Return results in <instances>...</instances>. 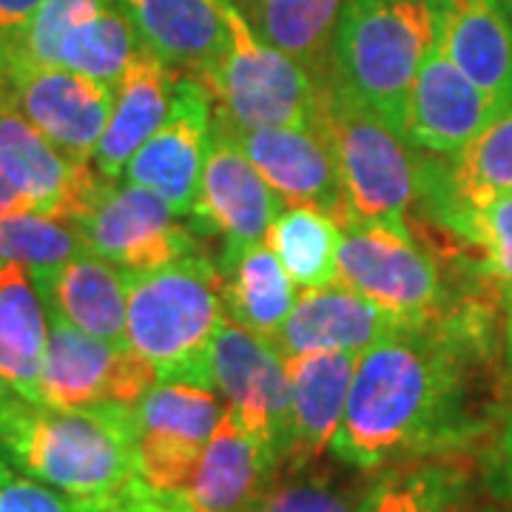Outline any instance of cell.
I'll list each match as a JSON object with an SVG mask.
<instances>
[{"mask_svg": "<svg viewBox=\"0 0 512 512\" xmlns=\"http://www.w3.org/2000/svg\"><path fill=\"white\" fill-rule=\"evenodd\" d=\"M211 382L225 410L285 464L288 453V373L282 353L262 336L225 319L211 345Z\"/></svg>", "mask_w": 512, "mask_h": 512, "instance_id": "4fadbf2b", "label": "cell"}, {"mask_svg": "<svg viewBox=\"0 0 512 512\" xmlns=\"http://www.w3.org/2000/svg\"><path fill=\"white\" fill-rule=\"evenodd\" d=\"M433 222L473 251L478 274L504 299L512 288V197L495 200L487 208L450 211Z\"/></svg>", "mask_w": 512, "mask_h": 512, "instance_id": "d6a6232c", "label": "cell"}, {"mask_svg": "<svg viewBox=\"0 0 512 512\" xmlns=\"http://www.w3.org/2000/svg\"><path fill=\"white\" fill-rule=\"evenodd\" d=\"M407 328L402 319L379 308L345 285L302 291L296 305L271 339L282 356L302 353H356L379 345L396 330Z\"/></svg>", "mask_w": 512, "mask_h": 512, "instance_id": "d6986e66", "label": "cell"}, {"mask_svg": "<svg viewBox=\"0 0 512 512\" xmlns=\"http://www.w3.org/2000/svg\"><path fill=\"white\" fill-rule=\"evenodd\" d=\"M228 43L214 69L200 80L214 97V114L231 131L311 126L316 83L296 60L265 43L231 0H217Z\"/></svg>", "mask_w": 512, "mask_h": 512, "instance_id": "8992f818", "label": "cell"}, {"mask_svg": "<svg viewBox=\"0 0 512 512\" xmlns=\"http://www.w3.org/2000/svg\"><path fill=\"white\" fill-rule=\"evenodd\" d=\"M495 114L490 97L458 72L433 40L410 92L404 140L436 157H453Z\"/></svg>", "mask_w": 512, "mask_h": 512, "instance_id": "ac0fdd59", "label": "cell"}, {"mask_svg": "<svg viewBox=\"0 0 512 512\" xmlns=\"http://www.w3.org/2000/svg\"><path fill=\"white\" fill-rule=\"evenodd\" d=\"M288 373V453L282 470H302L325 456L345 416L356 353L282 356Z\"/></svg>", "mask_w": 512, "mask_h": 512, "instance_id": "ffe728a7", "label": "cell"}, {"mask_svg": "<svg viewBox=\"0 0 512 512\" xmlns=\"http://www.w3.org/2000/svg\"><path fill=\"white\" fill-rule=\"evenodd\" d=\"M89 251L74 222L20 208L0 217V262L23 265L40 291L77 254Z\"/></svg>", "mask_w": 512, "mask_h": 512, "instance_id": "1f68e13d", "label": "cell"}, {"mask_svg": "<svg viewBox=\"0 0 512 512\" xmlns=\"http://www.w3.org/2000/svg\"><path fill=\"white\" fill-rule=\"evenodd\" d=\"M137 49L140 40L134 35L126 12L117 0H106L97 12L74 23L63 35L57 49V66L92 77L97 83L117 86Z\"/></svg>", "mask_w": 512, "mask_h": 512, "instance_id": "4dcf8cb0", "label": "cell"}, {"mask_svg": "<svg viewBox=\"0 0 512 512\" xmlns=\"http://www.w3.org/2000/svg\"><path fill=\"white\" fill-rule=\"evenodd\" d=\"M311 128L336 163L350 222L407 220L419 197V160L393 128L330 83L316 89Z\"/></svg>", "mask_w": 512, "mask_h": 512, "instance_id": "5b68a950", "label": "cell"}, {"mask_svg": "<svg viewBox=\"0 0 512 512\" xmlns=\"http://www.w3.org/2000/svg\"><path fill=\"white\" fill-rule=\"evenodd\" d=\"M222 322V274L208 256L126 274V345L154 367L157 382L214 390L208 356Z\"/></svg>", "mask_w": 512, "mask_h": 512, "instance_id": "3957f363", "label": "cell"}, {"mask_svg": "<svg viewBox=\"0 0 512 512\" xmlns=\"http://www.w3.org/2000/svg\"><path fill=\"white\" fill-rule=\"evenodd\" d=\"M276 456L225 410L177 495L197 512H242L279 473Z\"/></svg>", "mask_w": 512, "mask_h": 512, "instance_id": "603a6c76", "label": "cell"}, {"mask_svg": "<svg viewBox=\"0 0 512 512\" xmlns=\"http://www.w3.org/2000/svg\"><path fill=\"white\" fill-rule=\"evenodd\" d=\"M0 177L15 188L29 211L77 220L94 200L103 177L92 163L72 160L43 137L0 92Z\"/></svg>", "mask_w": 512, "mask_h": 512, "instance_id": "9a60e30c", "label": "cell"}, {"mask_svg": "<svg viewBox=\"0 0 512 512\" xmlns=\"http://www.w3.org/2000/svg\"><path fill=\"white\" fill-rule=\"evenodd\" d=\"M265 43L296 60L316 86L330 80L333 40L345 0H231Z\"/></svg>", "mask_w": 512, "mask_h": 512, "instance_id": "484cf974", "label": "cell"}, {"mask_svg": "<svg viewBox=\"0 0 512 512\" xmlns=\"http://www.w3.org/2000/svg\"><path fill=\"white\" fill-rule=\"evenodd\" d=\"M211 126L214 97L208 86L194 74H177L163 126L128 160L123 183L148 188L180 217H188L197 200Z\"/></svg>", "mask_w": 512, "mask_h": 512, "instance_id": "5bb4252c", "label": "cell"}, {"mask_svg": "<svg viewBox=\"0 0 512 512\" xmlns=\"http://www.w3.org/2000/svg\"><path fill=\"white\" fill-rule=\"evenodd\" d=\"M157 382L154 367L128 345L97 339L49 313L37 402L55 407L131 404Z\"/></svg>", "mask_w": 512, "mask_h": 512, "instance_id": "30bf717a", "label": "cell"}, {"mask_svg": "<svg viewBox=\"0 0 512 512\" xmlns=\"http://www.w3.org/2000/svg\"><path fill=\"white\" fill-rule=\"evenodd\" d=\"M365 487L339 481L316 464L302 470H279L271 484L242 512H356Z\"/></svg>", "mask_w": 512, "mask_h": 512, "instance_id": "836d02e7", "label": "cell"}, {"mask_svg": "<svg viewBox=\"0 0 512 512\" xmlns=\"http://www.w3.org/2000/svg\"><path fill=\"white\" fill-rule=\"evenodd\" d=\"M40 3L43 0H0V49H9L23 35Z\"/></svg>", "mask_w": 512, "mask_h": 512, "instance_id": "74e56055", "label": "cell"}, {"mask_svg": "<svg viewBox=\"0 0 512 512\" xmlns=\"http://www.w3.org/2000/svg\"><path fill=\"white\" fill-rule=\"evenodd\" d=\"M481 512H501V510H481Z\"/></svg>", "mask_w": 512, "mask_h": 512, "instance_id": "f6af8a7d", "label": "cell"}, {"mask_svg": "<svg viewBox=\"0 0 512 512\" xmlns=\"http://www.w3.org/2000/svg\"><path fill=\"white\" fill-rule=\"evenodd\" d=\"M339 285L376 302L404 325L433 322L453 311L439 259L407 220L345 225L339 242Z\"/></svg>", "mask_w": 512, "mask_h": 512, "instance_id": "52a82bcc", "label": "cell"}, {"mask_svg": "<svg viewBox=\"0 0 512 512\" xmlns=\"http://www.w3.org/2000/svg\"><path fill=\"white\" fill-rule=\"evenodd\" d=\"M0 387H6V384H0Z\"/></svg>", "mask_w": 512, "mask_h": 512, "instance_id": "bcb514c9", "label": "cell"}, {"mask_svg": "<svg viewBox=\"0 0 512 512\" xmlns=\"http://www.w3.org/2000/svg\"><path fill=\"white\" fill-rule=\"evenodd\" d=\"M140 49L168 69L202 77L217 66L228 43V26L217 0H117Z\"/></svg>", "mask_w": 512, "mask_h": 512, "instance_id": "7402d4cb", "label": "cell"}, {"mask_svg": "<svg viewBox=\"0 0 512 512\" xmlns=\"http://www.w3.org/2000/svg\"><path fill=\"white\" fill-rule=\"evenodd\" d=\"M72 512H131L123 490L114 495H97V498H72Z\"/></svg>", "mask_w": 512, "mask_h": 512, "instance_id": "f35d334b", "label": "cell"}, {"mask_svg": "<svg viewBox=\"0 0 512 512\" xmlns=\"http://www.w3.org/2000/svg\"><path fill=\"white\" fill-rule=\"evenodd\" d=\"M3 66V89L15 109L63 154L92 163L114 106V86L12 55H3Z\"/></svg>", "mask_w": 512, "mask_h": 512, "instance_id": "8fae6325", "label": "cell"}, {"mask_svg": "<svg viewBox=\"0 0 512 512\" xmlns=\"http://www.w3.org/2000/svg\"><path fill=\"white\" fill-rule=\"evenodd\" d=\"M234 134L279 200L296 208H313L342 228L348 225L350 208L339 171L328 146L311 126L251 128Z\"/></svg>", "mask_w": 512, "mask_h": 512, "instance_id": "2e32d148", "label": "cell"}, {"mask_svg": "<svg viewBox=\"0 0 512 512\" xmlns=\"http://www.w3.org/2000/svg\"><path fill=\"white\" fill-rule=\"evenodd\" d=\"M106 0H43L35 18L23 29V35L9 46L0 49L3 55L20 57L29 63H43V66H57V49L63 35L72 29L74 23L89 18L97 12Z\"/></svg>", "mask_w": 512, "mask_h": 512, "instance_id": "e575fe53", "label": "cell"}, {"mask_svg": "<svg viewBox=\"0 0 512 512\" xmlns=\"http://www.w3.org/2000/svg\"><path fill=\"white\" fill-rule=\"evenodd\" d=\"M484 308H453L407 325L356 359L330 453L350 470L456 456L484 430L473 367L484 350Z\"/></svg>", "mask_w": 512, "mask_h": 512, "instance_id": "6da1fadb", "label": "cell"}, {"mask_svg": "<svg viewBox=\"0 0 512 512\" xmlns=\"http://www.w3.org/2000/svg\"><path fill=\"white\" fill-rule=\"evenodd\" d=\"M436 46L495 109L512 106V20L498 0H436Z\"/></svg>", "mask_w": 512, "mask_h": 512, "instance_id": "44dd1931", "label": "cell"}, {"mask_svg": "<svg viewBox=\"0 0 512 512\" xmlns=\"http://www.w3.org/2000/svg\"><path fill=\"white\" fill-rule=\"evenodd\" d=\"M279 214L282 200L248 160L237 134L214 114L197 200L188 217L225 242L222 262L251 245L268 242V231Z\"/></svg>", "mask_w": 512, "mask_h": 512, "instance_id": "7c38bea8", "label": "cell"}, {"mask_svg": "<svg viewBox=\"0 0 512 512\" xmlns=\"http://www.w3.org/2000/svg\"><path fill=\"white\" fill-rule=\"evenodd\" d=\"M3 83H6V66H3V52H0V92H3Z\"/></svg>", "mask_w": 512, "mask_h": 512, "instance_id": "7bdbcfd3", "label": "cell"}, {"mask_svg": "<svg viewBox=\"0 0 512 512\" xmlns=\"http://www.w3.org/2000/svg\"><path fill=\"white\" fill-rule=\"evenodd\" d=\"M433 40L436 0H345L328 83L404 140L410 92Z\"/></svg>", "mask_w": 512, "mask_h": 512, "instance_id": "277c9868", "label": "cell"}, {"mask_svg": "<svg viewBox=\"0 0 512 512\" xmlns=\"http://www.w3.org/2000/svg\"><path fill=\"white\" fill-rule=\"evenodd\" d=\"M504 353L512 370V288L504 293Z\"/></svg>", "mask_w": 512, "mask_h": 512, "instance_id": "b9f144b4", "label": "cell"}, {"mask_svg": "<svg viewBox=\"0 0 512 512\" xmlns=\"http://www.w3.org/2000/svg\"><path fill=\"white\" fill-rule=\"evenodd\" d=\"M498 470H501V478H504L507 490L512 493V413L510 419L504 421L501 441H498Z\"/></svg>", "mask_w": 512, "mask_h": 512, "instance_id": "ab89813d", "label": "cell"}, {"mask_svg": "<svg viewBox=\"0 0 512 512\" xmlns=\"http://www.w3.org/2000/svg\"><path fill=\"white\" fill-rule=\"evenodd\" d=\"M470 470L456 456L387 464L370 478L356 512H464Z\"/></svg>", "mask_w": 512, "mask_h": 512, "instance_id": "f1b7e54d", "label": "cell"}, {"mask_svg": "<svg viewBox=\"0 0 512 512\" xmlns=\"http://www.w3.org/2000/svg\"><path fill=\"white\" fill-rule=\"evenodd\" d=\"M498 3H501V9H504V12H507L512 20V0H498Z\"/></svg>", "mask_w": 512, "mask_h": 512, "instance_id": "ee69618b", "label": "cell"}, {"mask_svg": "<svg viewBox=\"0 0 512 512\" xmlns=\"http://www.w3.org/2000/svg\"><path fill=\"white\" fill-rule=\"evenodd\" d=\"M123 495L128 501L131 512H197L183 495L168 493V490H157L146 484L143 478H134L123 487Z\"/></svg>", "mask_w": 512, "mask_h": 512, "instance_id": "8d00e7d4", "label": "cell"}, {"mask_svg": "<svg viewBox=\"0 0 512 512\" xmlns=\"http://www.w3.org/2000/svg\"><path fill=\"white\" fill-rule=\"evenodd\" d=\"M217 265L222 274L225 319L271 342L296 305V285L274 248L259 242Z\"/></svg>", "mask_w": 512, "mask_h": 512, "instance_id": "83f0119b", "label": "cell"}, {"mask_svg": "<svg viewBox=\"0 0 512 512\" xmlns=\"http://www.w3.org/2000/svg\"><path fill=\"white\" fill-rule=\"evenodd\" d=\"M174 83H177L174 69H168L163 60H157L146 49H137L120 83L114 86L109 123L94 151V171L106 183H120L137 148L163 126Z\"/></svg>", "mask_w": 512, "mask_h": 512, "instance_id": "cb8c5ba5", "label": "cell"}, {"mask_svg": "<svg viewBox=\"0 0 512 512\" xmlns=\"http://www.w3.org/2000/svg\"><path fill=\"white\" fill-rule=\"evenodd\" d=\"M74 501L0 461V512H72Z\"/></svg>", "mask_w": 512, "mask_h": 512, "instance_id": "d590c367", "label": "cell"}, {"mask_svg": "<svg viewBox=\"0 0 512 512\" xmlns=\"http://www.w3.org/2000/svg\"><path fill=\"white\" fill-rule=\"evenodd\" d=\"M512 197V106L501 109L453 157L419 160V197L427 217L487 208Z\"/></svg>", "mask_w": 512, "mask_h": 512, "instance_id": "e0dca14e", "label": "cell"}, {"mask_svg": "<svg viewBox=\"0 0 512 512\" xmlns=\"http://www.w3.org/2000/svg\"><path fill=\"white\" fill-rule=\"evenodd\" d=\"M177 217L148 188L103 180L89 208L72 222L92 254L126 274H151L200 254L197 234Z\"/></svg>", "mask_w": 512, "mask_h": 512, "instance_id": "ba28073f", "label": "cell"}, {"mask_svg": "<svg viewBox=\"0 0 512 512\" xmlns=\"http://www.w3.org/2000/svg\"><path fill=\"white\" fill-rule=\"evenodd\" d=\"M46 313L97 339L126 345V271L92 251L69 259L43 288Z\"/></svg>", "mask_w": 512, "mask_h": 512, "instance_id": "d4e9b609", "label": "cell"}, {"mask_svg": "<svg viewBox=\"0 0 512 512\" xmlns=\"http://www.w3.org/2000/svg\"><path fill=\"white\" fill-rule=\"evenodd\" d=\"M225 407L217 390L185 382H154L131 404L137 476L180 493L211 441Z\"/></svg>", "mask_w": 512, "mask_h": 512, "instance_id": "9c48e42d", "label": "cell"}, {"mask_svg": "<svg viewBox=\"0 0 512 512\" xmlns=\"http://www.w3.org/2000/svg\"><path fill=\"white\" fill-rule=\"evenodd\" d=\"M20 208H26L23 200L15 194V188L0 177V217H6V214H12V211H20Z\"/></svg>", "mask_w": 512, "mask_h": 512, "instance_id": "60d3db41", "label": "cell"}, {"mask_svg": "<svg viewBox=\"0 0 512 512\" xmlns=\"http://www.w3.org/2000/svg\"><path fill=\"white\" fill-rule=\"evenodd\" d=\"M342 225L313 208H285L268 231V245L279 256L291 282L316 291L339 282Z\"/></svg>", "mask_w": 512, "mask_h": 512, "instance_id": "f546056e", "label": "cell"}, {"mask_svg": "<svg viewBox=\"0 0 512 512\" xmlns=\"http://www.w3.org/2000/svg\"><path fill=\"white\" fill-rule=\"evenodd\" d=\"M49 313L23 265L0 262V384L37 402Z\"/></svg>", "mask_w": 512, "mask_h": 512, "instance_id": "4316f807", "label": "cell"}, {"mask_svg": "<svg viewBox=\"0 0 512 512\" xmlns=\"http://www.w3.org/2000/svg\"><path fill=\"white\" fill-rule=\"evenodd\" d=\"M0 461L69 498L120 493L140 478L131 407H55L0 387Z\"/></svg>", "mask_w": 512, "mask_h": 512, "instance_id": "7a4b0ae2", "label": "cell"}]
</instances>
